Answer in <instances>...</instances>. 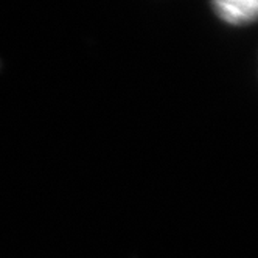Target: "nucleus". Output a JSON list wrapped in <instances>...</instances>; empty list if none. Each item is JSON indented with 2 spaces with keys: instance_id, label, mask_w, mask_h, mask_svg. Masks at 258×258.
<instances>
[{
  "instance_id": "1",
  "label": "nucleus",
  "mask_w": 258,
  "mask_h": 258,
  "mask_svg": "<svg viewBox=\"0 0 258 258\" xmlns=\"http://www.w3.org/2000/svg\"><path fill=\"white\" fill-rule=\"evenodd\" d=\"M212 8L219 21L233 27L258 22V0H218Z\"/></svg>"
}]
</instances>
